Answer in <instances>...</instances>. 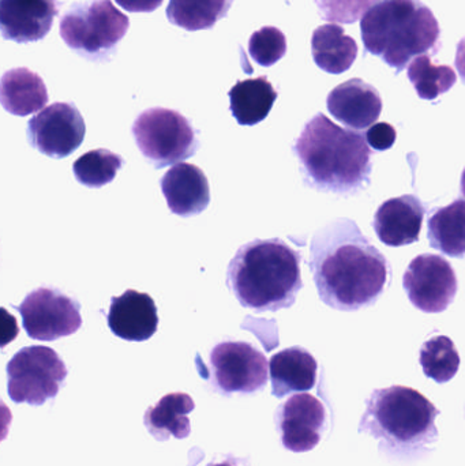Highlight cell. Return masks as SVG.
I'll use <instances>...</instances> for the list:
<instances>
[{
  "mask_svg": "<svg viewBox=\"0 0 465 466\" xmlns=\"http://www.w3.org/2000/svg\"><path fill=\"white\" fill-rule=\"evenodd\" d=\"M123 163L125 161L116 153L106 149L92 150L74 163V177L86 187L100 188L115 179Z\"/></svg>",
  "mask_w": 465,
  "mask_h": 466,
  "instance_id": "28",
  "label": "cell"
},
{
  "mask_svg": "<svg viewBox=\"0 0 465 466\" xmlns=\"http://www.w3.org/2000/svg\"><path fill=\"white\" fill-rule=\"evenodd\" d=\"M85 134L84 117L70 103H55L41 109L27 125L30 145L51 158H65L76 152Z\"/></svg>",
  "mask_w": 465,
  "mask_h": 466,
  "instance_id": "11",
  "label": "cell"
},
{
  "mask_svg": "<svg viewBox=\"0 0 465 466\" xmlns=\"http://www.w3.org/2000/svg\"><path fill=\"white\" fill-rule=\"evenodd\" d=\"M396 138H398V133L389 123H377V125L371 126L366 133V141H368L369 147H374L379 152L390 149L395 145Z\"/></svg>",
  "mask_w": 465,
  "mask_h": 466,
  "instance_id": "31",
  "label": "cell"
},
{
  "mask_svg": "<svg viewBox=\"0 0 465 466\" xmlns=\"http://www.w3.org/2000/svg\"><path fill=\"white\" fill-rule=\"evenodd\" d=\"M209 466H231V465L227 464V462H224V464H216V465H209Z\"/></svg>",
  "mask_w": 465,
  "mask_h": 466,
  "instance_id": "35",
  "label": "cell"
},
{
  "mask_svg": "<svg viewBox=\"0 0 465 466\" xmlns=\"http://www.w3.org/2000/svg\"><path fill=\"white\" fill-rule=\"evenodd\" d=\"M425 213V207L417 197H398L379 208L373 227L379 240L387 246H409L420 240Z\"/></svg>",
  "mask_w": 465,
  "mask_h": 466,
  "instance_id": "18",
  "label": "cell"
},
{
  "mask_svg": "<svg viewBox=\"0 0 465 466\" xmlns=\"http://www.w3.org/2000/svg\"><path fill=\"white\" fill-rule=\"evenodd\" d=\"M358 44L336 24L322 25L314 30L311 52L316 65L329 74L349 71L358 56Z\"/></svg>",
  "mask_w": 465,
  "mask_h": 466,
  "instance_id": "22",
  "label": "cell"
},
{
  "mask_svg": "<svg viewBox=\"0 0 465 466\" xmlns=\"http://www.w3.org/2000/svg\"><path fill=\"white\" fill-rule=\"evenodd\" d=\"M57 0H0V29L5 40L19 44L43 40L59 15Z\"/></svg>",
  "mask_w": 465,
  "mask_h": 466,
  "instance_id": "14",
  "label": "cell"
},
{
  "mask_svg": "<svg viewBox=\"0 0 465 466\" xmlns=\"http://www.w3.org/2000/svg\"><path fill=\"white\" fill-rule=\"evenodd\" d=\"M461 194H463L465 198V168L463 171V175H461Z\"/></svg>",
  "mask_w": 465,
  "mask_h": 466,
  "instance_id": "34",
  "label": "cell"
},
{
  "mask_svg": "<svg viewBox=\"0 0 465 466\" xmlns=\"http://www.w3.org/2000/svg\"><path fill=\"white\" fill-rule=\"evenodd\" d=\"M407 76L422 100H436L450 92L458 82V76L452 67L434 65L429 55L415 57L409 63Z\"/></svg>",
  "mask_w": 465,
  "mask_h": 466,
  "instance_id": "26",
  "label": "cell"
},
{
  "mask_svg": "<svg viewBox=\"0 0 465 466\" xmlns=\"http://www.w3.org/2000/svg\"><path fill=\"white\" fill-rule=\"evenodd\" d=\"M310 270L319 298L340 311L373 306L384 293L389 262L351 220H336L316 233Z\"/></svg>",
  "mask_w": 465,
  "mask_h": 466,
  "instance_id": "1",
  "label": "cell"
},
{
  "mask_svg": "<svg viewBox=\"0 0 465 466\" xmlns=\"http://www.w3.org/2000/svg\"><path fill=\"white\" fill-rule=\"evenodd\" d=\"M106 320L112 333L119 339L147 341L157 331V307L147 293L128 289L112 298Z\"/></svg>",
  "mask_w": 465,
  "mask_h": 466,
  "instance_id": "15",
  "label": "cell"
},
{
  "mask_svg": "<svg viewBox=\"0 0 465 466\" xmlns=\"http://www.w3.org/2000/svg\"><path fill=\"white\" fill-rule=\"evenodd\" d=\"M161 191L172 215H201L210 202L209 182L197 166L177 163L161 177Z\"/></svg>",
  "mask_w": 465,
  "mask_h": 466,
  "instance_id": "17",
  "label": "cell"
},
{
  "mask_svg": "<svg viewBox=\"0 0 465 466\" xmlns=\"http://www.w3.org/2000/svg\"><path fill=\"white\" fill-rule=\"evenodd\" d=\"M248 52L259 66L270 67L287 54L286 35L275 26L262 27L251 35Z\"/></svg>",
  "mask_w": 465,
  "mask_h": 466,
  "instance_id": "29",
  "label": "cell"
},
{
  "mask_svg": "<svg viewBox=\"0 0 465 466\" xmlns=\"http://www.w3.org/2000/svg\"><path fill=\"white\" fill-rule=\"evenodd\" d=\"M8 396L15 404L43 405L59 393L67 369L51 348L26 347L7 364Z\"/></svg>",
  "mask_w": 465,
  "mask_h": 466,
  "instance_id": "8",
  "label": "cell"
},
{
  "mask_svg": "<svg viewBox=\"0 0 465 466\" xmlns=\"http://www.w3.org/2000/svg\"><path fill=\"white\" fill-rule=\"evenodd\" d=\"M455 65L456 68H458L459 74H460L461 78H463V81L465 82V37L458 44Z\"/></svg>",
  "mask_w": 465,
  "mask_h": 466,
  "instance_id": "33",
  "label": "cell"
},
{
  "mask_svg": "<svg viewBox=\"0 0 465 466\" xmlns=\"http://www.w3.org/2000/svg\"><path fill=\"white\" fill-rule=\"evenodd\" d=\"M429 240L433 248L453 258L465 257V201L434 210L429 218Z\"/></svg>",
  "mask_w": 465,
  "mask_h": 466,
  "instance_id": "24",
  "label": "cell"
},
{
  "mask_svg": "<svg viewBox=\"0 0 465 466\" xmlns=\"http://www.w3.org/2000/svg\"><path fill=\"white\" fill-rule=\"evenodd\" d=\"M294 152L303 179L316 190L344 196L370 182L371 150L365 137L335 125L324 114L306 123Z\"/></svg>",
  "mask_w": 465,
  "mask_h": 466,
  "instance_id": "2",
  "label": "cell"
},
{
  "mask_svg": "<svg viewBox=\"0 0 465 466\" xmlns=\"http://www.w3.org/2000/svg\"><path fill=\"white\" fill-rule=\"evenodd\" d=\"M300 260L299 252L278 238L250 241L229 262L227 285L246 309H288L303 287Z\"/></svg>",
  "mask_w": 465,
  "mask_h": 466,
  "instance_id": "3",
  "label": "cell"
},
{
  "mask_svg": "<svg viewBox=\"0 0 465 466\" xmlns=\"http://www.w3.org/2000/svg\"><path fill=\"white\" fill-rule=\"evenodd\" d=\"M327 420L324 404L311 394H295L281 407L280 430L284 448L294 453L313 451L321 441Z\"/></svg>",
  "mask_w": 465,
  "mask_h": 466,
  "instance_id": "13",
  "label": "cell"
},
{
  "mask_svg": "<svg viewBox=\"0 0 465 466\" xmlns=\"http://www.w3.org/2000/svg\"><path fill=\"white\" fill-rule=\"evenodd\" d=\"M0 100L8 114L27 116L44 109L48 92L38 74L26 67L13 68L3 76Z\"/></svg>",
  "mask_w": 465,
  "mask_h": 466,
  "instance_id": "20",
  "label": "cell"
},
{
  "mask_svg": "<svg viewBox=\"0 0 465 466\" xmlns=\"http://www.w3.org/2000/svg\"><path fill=\"white\" fill-rule=\"evenodd\" d=\"M130 26V19L111 0L76 3L60 21V35L66 46L92 60L114 51Z\"/></svg>",
  "mask_w": 465,
  "mask_h": 466,
  "instance_id": "6",
  "label": "cell"
},
{
  "mask_svg": "<svg viewBox=\"0 0 465 466\" xmlns=\"http://www.w3.org/2000/svg\"><path fill=\"white\" fill-rule=\"evenodd\" d=\"M123 10L130 13H152L157 10L164 0H115Z\"/></svg>",
  "mask_w": 465,
  "mask_h": 466,
  "instance_id": "32",
  "label": "cell"
},
{
  "mask_svg": "<svg viewBox=\"0 0 465 466\" xmlns=\"http://www.w3.org/2000/svg\"><path fill=\"white\" fill-rule=\"evenodd\" d=\"M229 108L240 126H256L267 119L278 95L267 76L239 81L228 92Z\"/></svg>",
  "mask_w": 465,
  "mask_h": 466,
  "instance_id": "21",
  "label": "cell"
},
{
  "mask_svg": "<svg viewBox=\"0 0 465 466\" xmlns=\"http://www.w3.org/2000/svg\"><path fill=\"white\" fill-rule=\"evenodd\" d=\"M235 0H169L167 18L172 25L197 32L210 29L228 14Z\"/></svg>",
  "mask_w": 465,
  "mask_h": 466,
  "instance_id": "25",
  "label": "cell"
},
{
  "mask_svg": "<svg viewBox=\"0 0 465 466\" xmlns=\"http://www.w3.org/2000/svg\"><path fill=\"white\" fill-rule=\"evenodd\" d=\"M325 21L354 24L381 0H314Z\"/></svg>",
  "mask_w": 465,
  "mask_h": 466,
  "instance_id": "30",
  "label": "cell"
},
{
  "mask_svg": "<svg viewBox=\"0 0 465 466\" xmlns=\"http://www.w3.org/2000/svg\"><path fill=\"white\" fill-rule=\"evenodd\" d=\"M273 394L278 399L295 391H308L316 386V359L300 347L288 348L276 353L269 363Z\"/></svg>",
  "mask_w": 465,
  "mask_h": 466,
  "instance_id": "19",
  "label": "cell"
},
{
  "mask_svg": "<svg viewBox=\"0 0 465 466\" xmlns=\"http://www.w3.org/2000/svg\"><path fill=\"white\" fill-rule=\"evenodd\" d=\"M420 360L426 377L437 383L450 382L460 367V355L447 336L433 337L426 341L420 350Z\"/></svg>",
  "mask_w": 465,
  "mask_h": 466,
  "instance_id": "27",
  "label": "cell"
},
{
  "mask_svg": "<svg viewBox=\"0 0 465 466\" xmlns=\"http://www.w3.org/2000/svg\"><path fill=\"white\" fill-rule=\"evenodd\" d=\"M194 408L196 404L188 394H168L156 407L147 410L145 424L156 440L168 441L169 437L185 440L190 435L188 413L193 412Z\"/></svg>",
  "mask_w": 465,
  "mask_h": 466,
  "instance_id": "23",
  "label": "cell"
},
{
  "mask_svg": "<svg viewBox=\"0 0 465 466\" xmlns=\"http://www.w3.org/2000/svg\"><path fill=\"white\" fill-rule=\"evenodd\" d=\"M409 301L423 312L445 311L458 293V277L452 265L440 255H418L403 279Z\"/></svg>",
  "mask_w": 465,
  "mask_h": 466,
  "instance_id": "10",
  "label": "cell"
},
{
  "mask_svg": "<svg viewBox=\"0 0 465 466\" xmlns=\"http://www.w3.org/2000/svg\"><path fill=\"white\" fill-rule=\"evenodd\" d=\"M131 131L139 152L156 169L175 166L198 149L193 126L174 109H147L136 117Z\"/></svg>",
  "mask_w": 465,
  "mask_h": 466,
  "instance_id": "7",
  "label": "cell"
},
{
  "mask_svg": "<svg viewBox=\"0 0 465 466\" xmlns=\"http://www.w3.org/2000/svg\"><path fill=\"white\" fill-rule=\"evenodd\" d=\"M327 106L335 119L355 130L370 127L382 112L379 90L359 78L336 86L328 96Z\"/></svg>",
  "mask_w": 465,
  "mask_h": 466,
  "instance_id": "16",
  "label": "cell"
},
{
  "mask_svg": "<svg viewBox=\"0 0 465 466\" xmlns=\"http://www.w3.org/2000/svg\"><path fill=\"white\" fill-rule=\"evenodd\" d=\"M366 51L398 73L425 52L440 48L441 27L420 0H381L360 21Z\"/></svg>",
  "mask_w": 465,
  "mask_h": 466,
  "instance_id": "4",
  "label": "cell"
},
{
  "mask_svg": "<svg viewBox=\"0 0 465 466\" xmlns=\"http://www.w3.org/2000/svg\"><path fill=\"white\" fill-rule=\"evenodd\" d=\"M210 364L216 383L226 393H254L267 385V358L248 342L216 345L210 353Z\"/></svg>",
  "mask_w": 465,
  "mask_h": 466,
  "instance_id": "12",
  "label": "cell"
},
{
  "mask_svg": "<svg viewBox=\"0 0 465 466\" xmlns=\"http://www.w3.org/2000/svg\"><path fill=\"white\" fill-rule=\"evenodd\" d=\"M437 408L420 391L392 386L374 391L362 426L392 445H417L437 435Z\"/></svg>",
  "mask_w": 465,
  "mask_h": 466,
  "instance_id": "5",
  "label": "cell"
},
{
  "mask_svg": "<svg viewBox=\"0 0 465 466\" xmlns=\"http://www.w3.org/2000/svg\"><path fill=\"white\" fill-rule=\"evenodd\" d=\"M27 336L38 341H55L81 329V306L60 290L38 288L16 307Z\"/></svg>",
  "mask_w": 465,
  "mask_h": 466,
  "instance_id": "9",
  "label": "cell"
}]
</instances>
